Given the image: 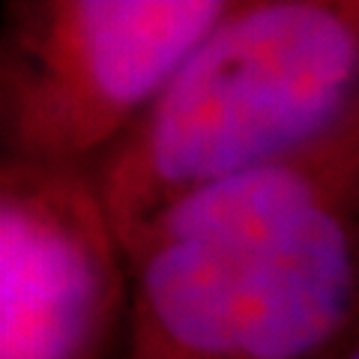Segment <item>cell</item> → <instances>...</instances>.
Wrapping results in <instances>:
<instances>
[{
    "instance_id": "cell-3",
    "label": "cell",
    "mask_w": 359,
    "mask_h": 359,
    "mask_svg": "<svg viewBox=\"0 0 359 359\" xmlns=\"http://www.w3.org/2000/svg\"><path fill=\"white\" fill-rule=\"evenodd\" d=\"M233 0H6L0 162L93 174Z\"/></svg>"
},
{
    "instance_id": "cell-4",
    "label": "cell",
    "mask_w": 359,
    "mask_h": 359,
    "mask_svg": "<svg viewBox=\"0 0 359 359\" xmlns=\"http://www.w3.org/2000/svg\"><path fill=\"white\" fill-rule=\"evenodd\" d=\"M129 309L93 174L0 162V359H123Z\"/></svg>"
},
{
    "instance_id": "cell-2",
    "label": "cell",
    "mask_w": 359,
    "mask_h": 359,
    "mask_svg": "<svg viewBox=\"0 0 359 359\" xmlns=\"http://www.w3.org/2000/svg\"><path fill=\"white\" fill-rule=\"evenodd\" d=\"M359 129V0H233L93 171L123 249L177 201Z\"/></svg>"
},
{
    "instance_id": "cell-5",
    "label": "cell",
    "mask_w": 359,
    "mask_h": 359,
    "mask_svg": "<svg viewBox=\"0 0 359 359\" xmlns=\"http://www.w3.org/2000/svg\"><path fill=\"white\" fill-rule=\"evenodd\" d=\"M335 359H359V330L351 335V341L344 344V351L335 356Z\"/></svg>"
},
{
    "instance_id": "cell-1",
    "label": "cell",
    "mask_w": 359,
    "mask_h": 359,
    "mask_svg": "<svg viewBox=\"0 0 359 359\" xmlns=\"http://www.w3.org/2000/svg\"><path fill=\"white\" fill-rule=\"evenodd\" d=\"M126 257L123 359H335L359 330V129L177 201Z\"/></svg>"
}]
</instances>
